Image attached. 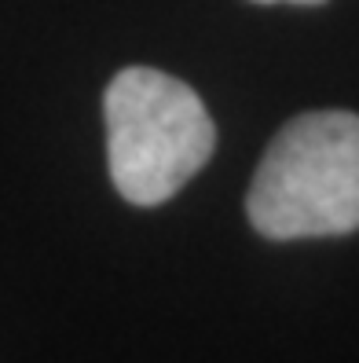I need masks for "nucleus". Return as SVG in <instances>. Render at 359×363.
I'll return each instance as SVG.
<instances>
[{
  "instance_id": "1",
  "label": "nucleus",
  "mask_w": 359,
  "mask_h": 363,
  "mask_svg": "<svg viewBox=\"0 0 359 363\" xmlns=\"http://www.w3.org/2000/svg\"><path fill=\"white\" fill-rule=\"evenodd\" d=\"M264 239H326L359 231V114L315 111L286 121L246 195Z\"/></svg>"
},
{
  "instance_id": "2",
  "label": "nucleus",
  "mask_w": 359,
  "mask_h": 363,
  "mask_svg": "<svg viewBox=\"0 0 359 363\" xmlns=\"http://www.w3.org/2000/svg\"><path fill=\"white\" fill-rule=\"evenodd\" d=\"M107 162L118 195L161 206L213 158L217 129L191 84L154 67H125L103 96Z\"/></svg>"
},
{
  "instance_id": "3",
  "label": "nucleus",
  "mask_w": 359,
  "mask_h": 363,
  "mask_svg": "<svg viewBox=\"0 0 359 363\" xmlns=\"http://www.w3.org/2000/svg\"><path fill=\"white\" fill-rule=\"evenodd\" d=\"M253 4H326V0H253Z\"/></svg>"
}]
</instances>
